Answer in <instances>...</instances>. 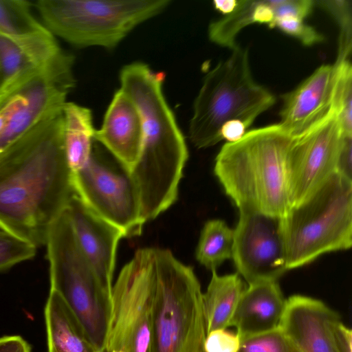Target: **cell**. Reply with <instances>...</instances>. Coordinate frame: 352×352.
Here are the masks:
<instances>
[{
  "label": "cell",
  "instance_id": "cell-5",
  "mask_svg": "<svg viewBox=\"0 0 352 352\" xmlns=\"http://www.w3.org/2000/svg\"><path fill=\"white\" fill-rule=\"evenodd\" d=\"M287 270L352 245V180L336 173L281 217Z\"/></svg>",
  "mask_w": 352,
  "mask_h": 352
},
{
  "label": "cell",
  "instance_id": "cell-6",
  "mask_svg": "<svg viewBox=\"0 0 352 352\" xmlns=\"http://www.w3.org/2000/svg\"><path fill=\"white\" fill-rule=\"evenodd\" d=\"M45 245L50 289L64 300L96 347L105 352L112 293L104 287L82 253L66 208L51 225Z\"/></svg>",
  "mask_w": 352,
  "mask_h": 352
},
{
  "label": "cell",
  "instance_id": "cell-36",
  "mask_svg": "<svg viewBox=\"0 0 352 352\" xmlns=\"http://www.w3.org/2000/svg\"><path fill=\"white\" fill-rule=\"evenodd\" d=\"M111 352H123V351H122L113 350V351H112Z\"/></svg>",
  "mask_w": 352,
  "mask_h": 352
},
{
  "label": "cell",
  "instance_id": "cell-32",
  "mask_svg": "<svg viewBox=\"0 0 352 352\" xmlns=\"http://www.w3.org/2000/svg\"><path fill=\"white\" fill-rule=\"evenodd\" d=\"M352 135L343 133L339 151L336 173L352 180L351 176Z\"/></svg>",
  "mask_w": 352,
  "mask_h": 352
},
{
  "label": "cell",
  "instance_id": "cell-22",
  "mask_svg": "<svg viewBox=\"0 0 352 352\" xmlns=\"http://www.w3.org/2000/svg\"><path fill=\"white\" fill-rule=\"evenodd\" d=\"M64 146L72 173L88 162L94 142L95 129L91 111L85 107L67 102L63 109Z\"/></svg>",
  "mask_w": 352,
  "mask_h": 352
},
{
  "label": "cell",
  "instance_id": "cell-7",
  "mask_svg": "<svg viewBox=\"0 0 352 352\" xmlns=\"http://www.w3.org/2000/svg\"><path fill=\"white\" fill-rule=\"evenodd\" d=\"M155 263L151 352H204L203 293L192 267L158 248Z\"/></svg>",
  "mask_w": 352,
  "mask_h": 352
},
{
  "label": "cell",
  "instance_id": "cell-1",
  "mask_svg": "<svg viewBox=\"0 0 352 352\" xmlns=\"http://www.w3.org/2000/svg\"><path fill=\"white\" fill-rule=\"evenodd\" d=\"M75 194L61 109L0 153V227L36 248L45 245Z\"/></svg>",
  "mask_w": 352,
  "mask_h": 352
},
{
  "label": "cell",
  "instance_id": "cell-26",
  "mask_svg": "<svg viewBox=\"0 0 352 352\" xmlns=\"http://www.w3.org/2000/svg\"><path fill=\"white\" fill-rule=\"evenodd\" d=\"M331 109L343 133L352 135V67L349 60L335 63Z\"/></svg>",
  "mask_w": 352,
  "mask_h": 352
},
{
  "label": "cell",
  "instance_id": "cell-31",
  "mask_svg": "<svg viewBox=\"0 0 352 352\" xmlns=\"http://www.w3.org/2000/svg\"><path fill=\"white\" fill-rule=\"evenodd\" d=\"M237 333L217 329L206 334L204 343V352H237L240 346Z\"/></svg>",
  "mask_w": 352,
  "mask_h": 352
},
{
  "label": "cell",
  "instance_id": "cell-16",
  "mask_svg": "<svg viewBox=\"0 0 352 352\" xmlns=\"http://www.w3.org/2000/svg\"><path fill=\"white\" fill-rule=\"evenodd\" d=\"M339 317L322 300L296 294L287 299L278 327L300 352H338L332 324Z\"/></svg>",
  "mask_w": 352,
  "mask_h": 352
},
{
  "label": "cell",
  "instance_id": "cell-12",
  "mask_svg": "<svg viewBox=\"0 0 352 352\" xmlns=\"http://www.w3.org/2000/svg\"><path fill=\"white\" fill-rule=\"evenodd\" d=\"M342 135L331 109L313 127L293 138L287 155L291 207L303 201L336 173Z\"/></svg>",
  "mask_w": 352,
  "mask_h": 352
},
{
  "label": "cell",
  "instance_id": "cell-24",
  "mask_svg": "<svg viewBox=\"0 0 352 352\" xmlns=\"http://www.w3.org/2000/svg\"><path fill=\"white\" fill-rule=\"evenodd\" d=\"M50 32L34 16L31 4L25 0H0V34L26 38Z\"/></svg>",
  "mask_w": 352,
  "mask_h": 352
},
{
  "label": "cell",
  "instance_id": "cell-13",
  "mask_svg": "<svg viewBox=\"0 0 352 352\" xmlns=\"http://www.w3.org/2000/svg\"><path fill=\"white\" fill-rule=\"evenodd\" d=\"M232 258L248 285L277 281L287 271L281 217L240 212Z\"/></svg>",
  "mask_w": 352,
  "mask_h": 352
},
{
  "label": "cell",
  "instance_id": "cell-23",
  "mask_svg": "<svg viewBox=\"0 0 352 352\" xmlns=\"http://www.w3.org/2000/svg\"><path fill=\"white\" fill-rule=\"evenodd\" d=\"M234 230L221 219L206 222L201 232L195 256L207 269L216 270L223 261L232 258Z\"/></svg>",
  "mask_w": 352,
  "mask_h": 352
},
{
  "label": "cell",
  "instance_id": "cell-27",
  "mask_svg": "<svg viewBox=\"0 0 352 352\" xmlns=\"http://www.w3.org/2000/svg\"><path fill=\"white\" fill-rule=\"evenodd\" d=\"M315 3L328 12L340 28L338 56L336 63L349 60L352 50V16L351 1L322 0Z\"/></svg>",
  "mask_w": 352,
  "mask_h": 352
},
{
  "label": "cell",
  "instance_id": "cell-21",
  "mask_svg": "<svg viewBox=\"0 0 352 352\" xmlns=\"http://www.w3.org/2000/svg\"><path fill=\"white\" fill-rule=\"evenodd\" d=\"M245 289L238 273L219 276L212 270V277L205 293L203 306L206 334L217 329H226L240 297Z\"/></svg>",
  "mask_w": 352,
  "mask_h": 352
},
{
  "label": "cell",
  "instance_id": "cell-25",
  "mask_svg": "<svg viewBox=\"0 0 352 352\" xmlns=\"http://www.w3.org/2000/svg\"><path fill=\"white\" fill-rule=\"evenodd\" d=\"M255 0H237L234 10L223 17L212 22L208 27L210 40L232 50L239 45L237 34L245 27L254 23Z\"/></svg>",
  "mask_w": 352,
  "mask_h": 352
},
{
  "label": "cell",
  "instance_id": "cell-11",
  "mask_svg": "<svg viewBox=\"0 0 352 352\" xmlns=\"http://www.w3.org/2000/svg\"><path fill=\"white\" fill-rule=\"evenodd\" d=\"M72 179L76 195L125 237L141 234L145 221L131 170L101 144L94 140L88 162Z\"/></svg>",
  "mask_w": 352,
  "mask_h": 352
},
{
  "label": "cell",
  "instance_id": "cell-14",
  "mask_svg": "<svg viewBox=\"0 0 352 352\" xmlns=\"http://www.w3.org/2000/svg\"><path fill=\"white\" fill-rule=\"evenodd\" d=\"M66 210L82 253L104 287L112 293L116 250L124 232L91 210L76 193Z\"/></svg>",
  "mask_w": 352,
  "mask_h": 352
},
{
  "label": "cell",
  "instance_id": "cell-3",
  "mask_svg": "<svg viewBox=\"0 0 352 352\" xmlns=\"http://www.w3.org/2000/svg\"><path fill=\"white\" fill-rule=\"evenodd\" d=\"M293 138L279 124L247 131L226 143L214 174L239 212L283 217L290 208L287 155Z\"/></svg>",
  "mask_w": 352,
  "mask_h": 352
},
{
  "label": "cell",
  "instance_id": "cell-19",
  "mask_svg": "<svg viewBox=\"0 0 352 352\" xmlns=\"http://www.w3.org/2000/svg\"><path fill=\"white\" fill-rule=\"evenodd\" d=\"M62 51L51 32L26 38L0 34V91L40 68Z\"/></svg>",
  "mask_w": 352,
  "mask_h": 352
},
{
  "label": "cell",
  "instance_id": "cell-33",
  "mask_svg": "<svg viewBox=\"0 0 352 352\" xmlns=\"http://www.w3.org/2000/svg\"><path fill=\"white\" fill-rule=\"evenodd\" d=\"M332 333L338 352H352V332L338 318L332 324Z\"/></svg>",
  "mask_w": 352,
  "mask_h": 352
},
{
  "label": "cell",
  "instance_id": "cell-4",
  "mask_svg": "<svg viewBox=\"0 0 352 352\" xmlns=\"http://www.w3.org/2000/svg\"><path fill=\"white\" fill-rule=\"evenodd\" d=\"M276 102L274 96L253 78L248 50L239 45L204 77L195 98L188 135L197 148L223 140L221 130L230 122L248 129Z\"/></svg>",
  "mask_w": 352,
  "mask_h": 352
},
{
  "label": "cell",
  "instance_id": "cell-34",
  "mask_svg": "<svg viewBox=\"0 0 352 352\" xmlns=\"http://www.w3.org/2000/svg\"><path fill=\"white\" fill-rule=\"evenodd\" d=\"M0 352H31V347L19 336H7L0 338Z\"/></svg>",
  "mask_w": 352,
  "mask_h": 352
},
{
  "label": "cell",
  "instance_id": "cell-29",
  "mask_svg": "<svg viewBox=\"0 0 352 352\" xmlns=\"http://www.w3.org/2000/svg\"><path fill=\"white\" fill-rule=\"evenodd\" d=\"M240 340L237 352H300L279 327Z\"/></svg>",
  "mask_w": 352,
  "mask_h": 352
},
{
  "label": "cell",
  "instance_id": "cell-18",
  "mask_svg": "<svg viewBox=\"0 0 352 352\" xmlns=\"http://www.w3.org/2000/svg\"><path fill=\"white\" fill-rule=\"evenodd\" d=\"M287 299L277 281L248 285L237 303L230 327L240 338L260 334L278 327Z\"/></svg>",
  "mask_w": 352,
  "mask_h": 352
},
{
  "label": "cell",
  "instance_id": "cell-10",
  "mask_svg": "<svg viewBox=\"0 0 352 352\" xmlns=\"http://www.w3.org/2000/svg\"><path fill=\"white\" fill-rule=\"evenodd\" d=\"M155 289V248L139 249L112 287L105 352H151Z\"/></svg>",
  "mask_w": 352,
  "mask_h": 352
},
{
  "label": "cell",
  "instance_id": "cell-35",
  "mask_svg": "<svg viewBox=\"0 0 352 352\" xmlns=\"http://www.w3.org/2000/svg\"><path fill=\"white\" fill-rule=\"evenodd\" d=\"M237 3V0H222L214 1L213 4L216 10L224 14H228L232 12Z\"/></svg>",
  "mask_w": 352,
  "mask_h": 352
},
{
  "label": "cell",
  "instance_id": "cell-8",
  "mask_svg": "<svg viewBox=\"0 0 352 352\" xmlns=\"http://www.w3.org/2000/svg\"><path fill=\"white\" fill-rule=\"evenodd\" d=\"M170 0H38L45 27L78 47L117 46L135 28L163 12Z\"/></svg>",
  "mask_w": 352,
  "mask_h": 352
},
{
  "label": "cell",
  "instance_id": "cell-30",
  "mask_svg": "<svg viewBox=\"0 0 352 352\" xmlns=\"http://www.w3.org/2000/svg\"><path fill=\"white\" fill-rule=\"evenodd\" d=\"M272 28H279L307 46L320 43L324 39L323 35L314 28L305 23L304 20L296 17L287 16L276 19Z\"/></svg>",
  "mask_w": 352,
  "mask_h": 352
},
{
  "label": "cell",
  "instance_id": "cell-20",
  "mask_svg": "<svg viewBox=\"0 0 352 352\" xmlns=\"http://www.w3.org/2000/svg\"><path fill=\"white\" fill-rule=\"evenodd\" d=\"M48 352H104L89 339L61 296L50 289L45 307Z\"/></svg>",
  "mask_w": 352,
  "mask_h": 352
},
{
  "label": "cell",
  "instance_id": "cell-17",
  "mask_svg": "<svg viewBox=\"0 0 352 352\" xmlns=\"http://www.w3.org/2000/svg\"><path fill=\"white\" fill-rule=\"evenodd\" d=\"M143 137L140 113L131 98L120 89L109 105L101 127L95 129L94 140L131 170L140 157Z\"/></svg>",
  "mask_w": 352,
  "mask_h": 352
},
{
  "label": "cell",
  "instance_id": "cell-28",
  "mask_svg": "<svg viewBox=\"0 0 352 352\" xmlns=\"http://www.w3.org/2000/svg\"><path fill=\"white\" fill-rule=\"evenodd\" d=\"M36 247L0 227V272L32 258Z\"/></svg>",
  "mask_w": 352,
  "mask_h": 352
},
{
  "label": "cell",
  "instance_id": "cell-2",
  "mask_svg": "<svg viewBox=\"0 0 352 352\" xmlns=\"http://www.w3.org/2000/svg\"><path fill=\"white\" fill-rule=\"evenodd\" d=\"M164 74L142 62L120 72V89L137 107L142 121L143 144L131 169L142 219H153L177 200L188 157L184 137L163 91Z\"/></svg>",
  "mask_w": 352,
  "mask_h": 352
},
{
  "label": "cell",
  "instance_id": "cell-9",
  "mask_svg": "<svg viewBox=\"0 0 352 352\" xmlns=\"http://www.w3.org/2000/svg\"><path fill=\"white\" fill-rule=\"evenodd\" d=\"M74 58L65 51L0 91V153L63 109L75 86Z\"/></svg>",
  "mask_w": 352,
  "mask_h": 352
},
{
  "label": "cell",
  "instance_id": "cell-15",
  "mask_svg": "<svg viewBox=\"0 0 352 352\" xmlns=\"http://www.w3.org/2000/svg\"><path fill=\"white\" fill-rule=\"evenodd\" d=\"M335 78V65H322L296 89L282 95L278 124L292 138L310 129L329 112Z\"/></svg>",
  "mask_w": 352,
  "mask_h": 352
}]
</instances>
